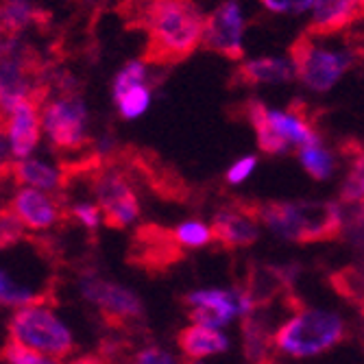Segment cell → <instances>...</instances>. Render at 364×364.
<instances>
[{"mask_svg":"<svg viewBox=\"0 0 364 364\" xmlns=\"http://www.w3.org/2000/svg\"><path fill=\"white\" fill-rule=\"evenodd\" d=\"M114 103H116V112L120 114L122 120H138L151 109L153 90H151L149 83L136 85V87L122 92L120 96H116Z\"/></svg>","mask_w":364,"mask_h":364,"instance_id":"23","label":"cell"},{"mask_svg":"<svg viewBox=\"0 0 364 364\" xmlns=\"http://www.w3.org/2000/svg\"><path fill=\"white\" fill-rule=\"evenodd\" d=\"M247 118L255 131L259 151L267 155H288L292 149L299 151L321 140L314 127L292 109L267 107L262 101H251Z\"/></svg>","mask_w":364,"mask_h":364,"instance_id":"5","label":"cell"},{"mask_svg":"<svg viewBox=\"0 0 364 364\" xmlns=\"http://www.w3.org/2000/svg\"><path fill=\"white\" fill-rule=\"evenodd\" d=\"M33 18H36V7L33 0H7L3 7V22L9 31L26 28Z\"/></svg>","mask_w":364,"mask_h":364,"instance_id":"27","label":"cell"},{"mask_svg":"<svg viewBox=\"0 0 364 364\" xmlns=\"http://www.w3.org/2000/svg\"><path fill=\"white\" fill-rule=\"evenodd\" d=\"M188 364H208V362H188Z\"/></svg>","mask_w":364,"mask_h":364,"instance_id":"35","label":"cell"},{"mask_svg":"<svg viewBox=\"0 0 364 364\" xmlns=\"http://www.w3.org/2000/svg\"><path fill=\"white\" fill-rule=\"evenodd\" d=\"M65 364H105V360L101 355L94 353H83V355H73L65 360Z\"/></svg>","mask_w":364,"mask_h":364,"instance_id":"33","label":"cell"},{"mask_svg":"<svg viewBox=\"0 0 364 364\" xmlns=\"http://www.w3.org/2000/svg\"><path fill=\"white\" fill-rule=\"evenodd\" d=\"M24 234H26L24 225L9 210H3V218H0V240H3V247L9 249L18 245Z\"/></svg>","mask_w":364,"mask_h":364,"instance_id":"32","label":"cell"},{"mask_svg":"<svg viewBox=\"0 0 364 364\" xmlns=\"http://www.w3.org/2000/svg\"><path fill=\"white\" fill-rule=\"evenodd\" d=\"M292 57L296 63V79L312 94L332 92L353 65V53L349 48L318 40H306L294 48Z\"/></svg>","mask_w":364,"mask_h":364,"instance_id":"7","label":"cell"},{"mask_svg":"<svg viewBox=\"0 0 364 364\" xmlns=\"http://www.w3.org/2000/svg\"><path fill=\"white\" fill-rule=\"evenodd\" d=\"M259 5L275 16L299 18V16L312 11L314 0H259Z\"/></svg>","mask_w":364,"mask_h":364,"instance_id":"30","label":"cell"},{"mask_svg":"<svg viewBox=\"0 0 364 364\" xmlns=\"http://www.w3.org/2000/svg\"><path fill=\"white\" fill-rule=\"evenodd\" d=\"M242 351L251 364H267L275 351V329H271L257 312L242 323Z\"/></svg>","mask_w":364,"mask_h":364,"instance_id":"18","label":"cell"},{"mask_svg":"<svg viewBox=\"0 0 364 364\" xmlns=\"http://www.w3.org/2000/svg\"><path fill=\"white\" fill-rule=\"evenodd\" d=\"M247 11L240 0H220L208 14L203 46L216 55L240 59L245 55Z\"/></svg>","mask_w":364,"mask_h":364,"instance_id":"11","label":"cell"},{"mask_svg":"<svg viewBox=\"0 0 364 364\" xmlns=\"http://www.w3.org/2000/svg\"><path fill=\"white\" fill-rule=\"evenodd\" d=\"M257 166H259V157L255 153H247L229 164V168L225 171V181L229 186H242L253 177Z\"/></svg>","mask_w":364,"mask_h":364,"instance_id":"29","label":"cell"},{"mask_svg":"<svg viewBox=\"0 0 364 364\" xmlns=\"http://www.w3.org/2000/svg\"><path fill=\"white\" fill-rule=\"evenodd\" d=\"M362 0H314L310 26L316 33H332L347 26L360 11Z\"/></svg>","mask_w":364,"mask_h":364,"instance_id":"19","label":"cell"},{"mask_svg":"<svg viewBox=\"0 0 364 364\" xmlns=\"http://www.w3.org/2000/svg\"><path fill=\"white\" fill-rule=\"evenodd\" d=\"M38 301L40 290L36 286H31L9 269H3V273H0V304L9 310H20Z\"/></svg>","mask_w":364,"mask_h":364,"instance_id":"21","label":"cell"},{"mask_svg":"<svg viewBox=\"0 0 364 364\" xmlns=\"http://www.w3.org/2000/svg\"><path fill=\"white\" fill-rule=\"evenodd\" d=\"M79 296L114 321H138L144 316L142 296L120 282L98 273H83L77 279Z\"/></svg>","mask_w":364,"mask_h":364,"instance_id":"9","label":"cell"},{"mask_svg":"<svg viewBox=\"0 0 364 364\" xmlns=\"http://www.w3.org/2000/svg\"><path fill=\"white\" fill-rule=\"evenodd\" d=\"M11 179L18 183V188H33L55 194L63 183V173L55 161L44 157H26L11 164Z\"/></svg>","mask_w":364,"mask_h":364,"instance_id":"17","label":"cell"},{"mask_svg":"<svg viewBox=\"0 0 364 364\" xmlns=\"http://www.w3.org/2000/svg\"><path fill=\"white\" fill-rule=\"evenodd\" d=\"M142 18L157 59L177 61L203 44L208 16L194 0H146Z\"/></svg>","mask_w":364,"mask_h":364,"instance_id":"2","label":"cell"},{"mask_svg":"<svg viewBox=\"0 0 364 364\" xmlns=\"http://www.w3.org/2000/svg\"><path fill=\"white\" fill-rule=\"evenodd\" d=\"M341 203L347 208L364 205V151H360L349 164L341 186Z\"/></svg>","mask_w":364,"mask_h":364,"instance_id":"24","label":"cell"},{"mask_svg":"<svg viewBox=\"0 0 364 364\" xmlns=\"http://www.w3.org/2000/svg\"><path fill=\"white\" fill-rule=\"evenodd\" d=\"M44 138L57 151H79L87 142L90 109L77 94H59L42 105Z\"/></svg>","mask_w":364,"mask_h":364,"instance_id":"8","label":"cell"},{"mask_svg":"<svg viewBox=\"0 0 364 364\" xmlns=\"http://www.w3.org/2000/svg\"><path fill=\"white\" fill-rule=\"evenodd\" d=\"M70 216L75 218L77 225H81L87 231H96L101 229V225H105V216L98 208V203L94 201H77L70 205Z\"/></svg>","mask_w":364,"mask_h":364,"instance_id":"28","label":"cell"},{"mask_svg":"<svg viewBox=\"0 0 364 364\" xmlns=\"http://www.w3.org/2000/svg\"><path fill=\"white\" fill-rule=\"evenodd\" d=\"M296 159H299V166L304 168V173L314 181H329L338 168L334 151L327 149L323 140L299 149L296 151Z\"/></svg>","mask_w":364,"mask_h":364,"instance_id":"20","label":"cell"},{"mask_svg":"<svg viewBox=\"0 0 364 364\" xmlns=\"http://www.w3.org/2000/svg\"><path fill=\"white\" fill-rule=\"evenodd\" d=\"M240 77L251 85H284L296 79V63L292 55H262L240 65Z\"/></svg>","mask_w":364,"mask_h":364,"instance_id":"16","label":"cell"},{"mask_svg":"<svg viewBox=\"0 0 364 364\" xmlns=\"http://www.w3.org/2000/svg\"><path fill=\"white\" fill-rule=\"evenodd\" d=\"M7 210L24 225L26 231L42 234L59 225L63 212L61 205L50 192L33 190V188H16L9 198Z\"/></svg>","mask_w":364,"mask_h":364,"instance_id":"13","label":"cell"},{"mask_svg":"<svg viewBox=\"0 0 364 364\" xmlns=\"http://www.w3.org/2000/svg\"><path fill=\"white\" fill-rule=\"evenodd\" d=\"M98 153H112L114 151V144H112V140L109 138H103L101 142H98Z\"/></svg>","mask_w":364,"mask_h":364,"instance_id":"34","label":"cell"},{"mask_svg":"<svg viewBox=\"0 0 364 364\" xmlns=\"http://www.w3.org/2000/svg\"><path fill=\"white\" fill-rule=\"evenodd\" d=\"M177 347L188 362H208L210 358L227 353L231 349V338L225 329L190 323L179 332Z\"/></svg>","mask_w":364,"mask_h":364,"instance_id":"15","label":"cell"},{"mask_svg":"<svg viewBox=\"0 0 364 364\" xmlns=\"http://www.w3.org/2000/svg\"><path fill=\"white\" fill-rule=\"evenodd\" d=\"M214 227V238L231 249H247L259 240L262 223L257 214H249L238 208H223L210 220Z\"/></svg>","mask_w":364,"mask_h":364,"instance_id":"14","label":"cell"},{"mask_svg":"<svg viewBox=\"0 0 364 364\" xmlns=\"http://www.w3.org/2000/svg\"><path fill=\"white\" fill-rule=\"evenodd\" d=\"M190 308V323L227 329L236 321H245L257 312V299L251 290L240 286H203L186 294Z\"/></svg>","mask_w":364,"mask_h":364,"instance_id":"6","label":"cell"},{"mask_svg":"<svg viewBox=\"0 0 364 364\" xmlns=\"http://www.w3.org/2000/svg\"><path fill=\"white\" fill-rule=\"evenodd\" d=\"M144 83H149V63L142 59H131L116 73V77L112 81V98L120 96L122 92L136 87V85H144Z\"/></svg>","mask_w":364,"mask_h":364,"instance_id":"25","label":"cell"},{"mask_svg":"<svg viewBox=\"0 0 364 364\" xmlns=\"http://www.w3.org/2000/svg\"><path fill=\"white\" fill-rule=\"evenodd\" d=\"M94 201L105 216V225L116 229H127L136 225L142 214L140 196L120 171H103L94 177L92 183Z\"/></svg>","mask_w":364,"mask_h":364,"instance_id":"10","label":"cell"},{"mask_svg":"<svg viewBox=\"0 0 364 364\" xmlns=\"http://www.w3.org/2000/svg\"><path fill=\"white\" fill-rule=\"evenodd\" d=\"M42 138V105L36 98H24L5 112V157L11 161L33 157Z\"/></svg>","mask_w":364,"mask_h":364,"instance_id":"12","label":"cell"},{"mask_svg":"<svg viewBox=\"0 0 364 364\" xmlns=\"http://www.w3.org/2000/svg\"><path fill=\"white\" fill-rule=\"evenodd\" d=\"M347 336V321L332 308H301L275 327V351L308 360L332 351Z\"/></svg>","mask_w":364,"mask_h":364,"instance_id":"3","label":"cell"},{"mask_svg":"<svg viewBox=\"0 0 364 364\" xmlns=\"http://www.w3.org/2000/svg\"><path fill=\"white\" fill-rule=\"evenodd\" d=\"M173 240L181 249L198 251V249L210 247L216 238H214V227H212V223H208L203 218H186V220H181V223L175 225V229H173Z\"/></svg>","mask_w":364,"mask_h":364,"instance_id":"22","label":"cell"},{"mask_svg":"<svg viewBox=\"0 0 364 364\" xmlns=\"http://www.w3.org/2000/svg\"><path fill=\"white\" fill-rule=\"evenodd\" d=\"M262 227L284 242H318L343 234L347 205L341 201H277L257 210Z\"/></svg>","mask_w":364,"mask_h":364,"instance_id":"1","label":"cell"},{"mask_svg":"<svg viewBox=\"0 0 364 364\" xmlns=\"http://www.w3.org/2000/svg\"><path fill=\"white\" fill-rule=\"evenodd\" d=\"M3 355H5L7 364H65L59 358H53L48 353H42L38 349H31V347H24V345L11 343V341L5 345Z\"/></svg>","mask_w":364,"mask_h":364,"instance_id":"26","label":"cell"},{"mask_svg":"<svg viewBox=\"0 0 364 364\" xmlns=\"http://www.w3.org/2000/svg\"><path fill=\"white\" fill-rule=\"evenodd\" d=\"M7 334L11 343L38 349L63 362L73 358L77 345L68 321L44 301L14 310L7 321Z\"/></svg>","mask_w":364,"mask_h":364,"instance_id":"4","label":"cell"},{"mask_svg":"<svg viewBox=\"0 0 364 364\" xmlns=\"http://www.w3.org/2000/svg\"><path fill=\"white\" fill-rule=\"evenodd\" d=\"M131 364H181L177 353H173L171 349L166 347H159V345H149V347H142Z\"/></svg>","mask_w":364,"mask_h":364,"instance_id":"31","label":"cell"}]
</instances>
